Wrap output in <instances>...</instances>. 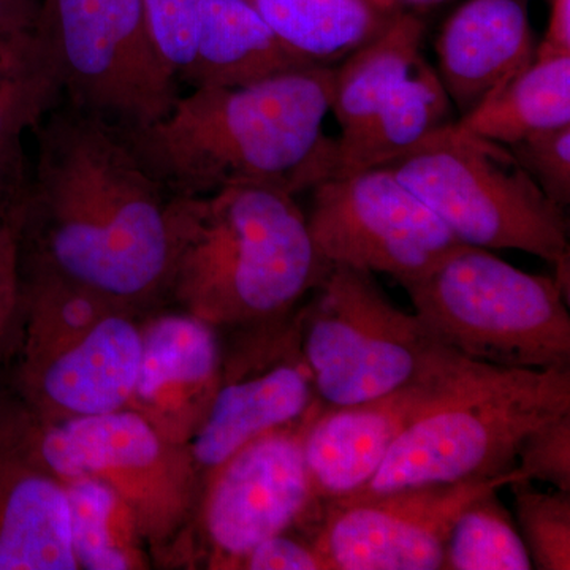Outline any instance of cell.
I'll return each instance as SVG.
<instances>
[{
	"label": "cell",
	"instance_id": "cell-1",
	"mask_svg": "<svg viewBox=\"0 0 570 570\" xmlns=\"http://www.w3.org/2000/svg\"><path fill=\"white\" fill-rule=\"evenodd\" d=\"M33 130L36 164L18 209L28 266L129 309L164 295L170 195L121 127L63 102Z\"/></svg>",
	"mask_w": 570,
	"mask_h": 570
},
{
	"label": "cell",
	"instance_id": "cell-2",
	"mask_svg": "<svg viewBox=\"0 0 570 570\" xmlns=\"http://www.w3.org/2000/svg\"><path fill=\"white\" fill-rule=\"evenodd\" d=\"M328 66H307L239 88H197L140 129L124 130L142 167L170 197L235 186L296 195L332 174Z\"/></svg>",
	"mask_w": 570,
	"mask_h": 570
},
{
	"label": "cell",
	"instance_id": "cell-3",
	"mask_svg": "<svg viewBox=\"0 0 570 570\" xmlns=\"http://www.w3.org/2000/svg\"><path fill=\"white\" fill-rule=\"evenodd\" d=\"M167 223L164 295L219 332L291 321L328 268L295 195L277 187L170 197Z\"/></svg>",
	"mask_w": 570,
	"mask_h": 570
},
{
	"label": "cell",
	"instance_id": "cell-4",
	"mask_svg": "<svg viewBox=\"0 0 570 570\" xmlns=\"http://www.w3.org/2000/svg\"><path fill=\"white\" fill-rule=\"evenodd\" d=\"M0 449L61 482L102 480L132 512L151 554L171 553L195 528L204 485L189 449L168 441L134 409L48 419L26 407L0 423Z\"/></svg>",
	"mask_w": 570,
	"mask_h": 570
},
{
	"label": "cell",
	"instance_id": "cell-5",
	"mask_svg": "<svg viewBox=\"0 0 570 570\" xmlns=\"http://www.w3.org/2000/svg\"><path fill=\"white\" fill-rule=\"evenodd\" d=\"M403 287L430 335L474 362L570 370L569 296L554 276L460 243Z\"/></svg>",
	"mask_w": 570,
	"mask_h": 570
},
{
	"label": "cell",
	"instance_id": "cell-6",
	"mask_svg": "<svg viewBox=\"0 0 570 570\" xmlns=\"http://www.w3.org/2000/svg\"><path fill=\"white\" fill-rule=\"evenodd\" d=\"M389 167L460 243L521 250L554 268L569 296V220L508 146L463 132L455 122Z\"/></svg>",
	"mask_w": 570,
	"mask_h": 570
},
{
	"label": "cell",
	"instance_id": "cell-7",
	"mask_svg": "<svg viewBox=\"0 0 570 570\" xmlns=\"http://www.w3.org/2000/svg\"><path fill=\"white\" fill-rule=\"evenodd\" d=\"M295 321L324 407L390 395L464 356L393 305L374 275L347 266L328 265Z\"/></svg>",
	"mask_w": 570,
	"mask_h": 570
},
{
	"label": "cell",
	"instance_id": "cell-8",
	"mask_svg": "<svg viewBox=\"0 0 570 570\" xmlns=\"http://www.w3.org/2000/svg\"><path fill=\"white\" fill-rule=\"evenodd\" d=\"M566 412H570V370L502 371L415 420L373 479L335 502L512 474L523 438Z\"/></svg>",
	"mask_w": 570,
	"mask_h": 570
},
{
	"label": "cell",
	"instance_id": "cell-9",
	"mask_svg": "<svg viewBox=\"0 0 570 570\" xmlns=\"http://www.w3.org/2000/svg\"><path fill=\"white\" fill-rule=\"evenodd\" d=\"M33 33L61 96L80 110L132 130L175 102L140 0H41Z\"/></svg>",
	"mask_w": 570,
	"mask_h": 570
},
{
	"label": "cell",
	"instance_id": "cell-10",
	"mask_svg": "<svg viewBox=\"0 0 570 570\" xmlns=\"http://www.w3.org/2000/svg\"><path fill=\"white\" fill-rule=\"evenodd\" d=\"M306 220L326 265L387 275L400 285L417 279L460 245L448 225L389 167L318 183Z\"/></svg>",
	"mask_w": 570,
	"mask_h": 570
},
{
	"label": "cell",
	"instance_id": "cell-11",
	"mask_svg": "<svg viewBox=\"0 0 570 570\" xmlns=\"http://www.w3.org/2000/svg\"><path fill=\"white\" fill-rule=\"evenodd\" d=\"M223 377L187 442L202 485L255 438L306 417L317 400L296 321L235 333Z\"/></svg>",
	"mask_w": 570,
	"mask_h": 570
},
{
	"label": "cell",
	"instance_id": "cell-12",
	"mask_svg": "<svg viewBox=\"0 0 570 570\" xmlns=\"http://www.w3.org/2000/svg\"><path fill=\"white\" fill-rule=\"evenodd\" d=\"M322 406L255 438L206 479L195 528L209 568L235 570L262 540L302 523L313 508L303 438Z\"/></svg>",
	"mask_w": 570,
	"mask_h": 570
},
{
	"label": "cell",
	"instance_id": "cell-13",
	"mask_svg": "<svg viewBox=\"0 0 570 570\" xmlns=\"http://www.w3.org/2000/svg\"><path fill=\"white\" fill-rule=\"evenodd\" d=\"M512 474L412 487L354 502L317 504L309 538L330 570H442L445 539L472 499Z\"/></svg>",
	"mask_w": 570,
	"mask_h": 570
},
{
	"label": "cell",
	"instance_id": "cell-14",
	"mask_svg": "<svg viewBox=\"0 0 570 570\" xmlns=\"http://www.w3.org/2000/svg\"><path fill=\"white\" fill-rule=\"evenodd\" d=\"M502 367L468 356L390 395L318 409L307 423L303 456L314 502L336 501L363 489L390 449L415 420L501 374Z\"/></svg>",
	"mask_w": 570,
	"mask_h": 570
},
{
	"label": "cell",
	"instance_id": "cell-15",
	"mask_svg": "<svg viewBox=\"0 0 570 570\" xmlns=\"http://www.w3.org/2000/svg\"><path fill=\"white\" fill-rule=\"evenodd\" d=\"M130 311L115 307L69 343L20 358L18 382L28 407L48 419L129 407L141 356V328Z\"/></svg>",
	"mask_w": 570,
	"mask_h": 570
},
{
	"label": "cell",
	"instance_id": "cell-16",
	"mask_svg": "<svg viewBox=\"0 0 570 570\" xmlns=\"http://www.w3.org/2000/svg\"><path fill=\"white\" fill-rule=\"evenodd\" d=\"M140 328V370L129 407L168 441L187 445L223 377V337L187 311L160 314Z\"/></svg>",
	"mask_w": 570,
	"mask_h": 570
},
{
	"label": "cell",
	"instance_id": "cell-17",
	"mask_svg": "<svg viewBox=\"0 0 570 570\" xmlns=\"http://www.w3.org/2000/svg\"><path fill=\"white\" fill-rule=\"evenodd\" d=\"M535 48L524 0H466L439 33L436 71L464 116L524 69Z\"/></svg>",
	"mask_w": 570,
	"mask_h": 570
},
{
	"label": "cell",
	"instance_id": "cell-18",
	"mask_svg": "<svg viewBox=\"0 0 570 570\" xmlns=\"http://www.w3.org/2000/svg\"><path fill=\"white\" fill-rule=\"evenodd\" d=\"M307 66L317 63L292 50L246 0H200L193 62L181 81L239 88Z\"/></svg>",
	"mask_w": 570,
	"mask_h": 570
},
{
	"label": "cell",
	"instance_id": "cell-19",
	"mask_svg": "<svg viewBox=\"0 0 570 570\" xmlns=\"http://www.w3.org/2000/svg\"><path fill=\"white\" fill-rule=\"evenodd\" d=\"M0 570H78L61 480L0 449Z\"/></svg>",
	"mask_w": 570,
	"mask_h": 570
},
{
	"label": "cell",
	"instance_id": "cell-20",
	"mask_svg": "<svg viewBox=\"0 0 570 570\" xmlns=\"http://www.w3.org/2000/svg\"><path fill=\"white\" fill-rule=\"evenodd\" d=\"M438 71L426 59L355 132L333 140V176L384 167L455 122ZM326 178V179H328Z\"/></svg>",
	"mask_w": 570,
	"mask_h": 570
},
{
	"label": "cell",
	"instance_id": "cell-21",
	"mask_svg": "<svg viewBox=\"0 0 570 570\" xmlns=\"http://www.w3.org/2000/svg\"><path fill=\"white\" fill-rule=\"evenodd\" d=\"M463 132L512 146L570 124V55H535L475 110L455 121Z\"/></svg>",
	"mask_w": 570,
	"mask_h": 570
},
{
	"label": "cell",
	"instance_id": "cell-22",
	"mask_svg": "<svg viewBox=\"0 0 570 570\" xmlns=\"http://www.w3.org/2000/svg\"><path fill=\"white\" fill-rule=\"evenodd\" d=\"M307 61L332 67L384 29L392 14L367 0H246Z\"/></svg>",
	"mask_w": 570,
	"mask_h": 570
},
{
	"label": "cell",
	"instance_id": "cell-23",
	"mask_svg": "<svg viewBox=\"0 0 570 570\" xmlns=\"http://www.w3.org/2000/svg\"><path fill=\"white\" fill-rule=\"evenodd\" d=\"M71 551L78 569H148L149 550L126 502L102 480H66Z\"/></svg>",
	"mask_w": 570,
	"mask_h": 570
},
{
	"label": "cell",
	"instance_id": "cell-24",
	"mask_svg": "<svg viewBox=\"0 0 570 570\" xmlns=\"http://www.w3.org/2000/svg\"><path fill=\"white\" fill-rule=\"evenodd\" d=\"M61 97L36 33L0 39V151L21 149L33 129Z\"/></svg>",
	"mask_w": 570,
	"mask_h": 570
},
{
	"label": "cell",
	"instance_id": "cell-25",
	"mask_svg": "<svg viewBox=\"0 0 570 570\" xmlns=\"http://www.w3.org/2000/svg\"><path fill=\"white\" fill-rule=\"evenodd\" d=\"M498 491H485L461 510L445 539L442 570L532 569L519 527Z\"/></svg>",
	"mask_w": 570,
	"mask_h": 570
},
{
	"label": "cell",
	"instance_id": "cell-26",
	"mask_svg": "<svg viewBox=\"0 0 570 570\" xmlns=\"http://www.w3.org/2000/svg\"><path fill=\"white\" fill-rule=\"evenodd\" d=\"M515 499L517 527L532 569H570V493L538 491L531 482L510 483Z\"/></svg>",
	"mask_w": 570,
	"mask_h": 570
},
{
	"label": "cell",
	"instance_id": "cell-27",
	"mask_svg": "<svg viewBox=\"0 0 570 570\" xmlns=\"http://www.w3.org/2000/svg\"><path fill=\"white\" fill-rule=\"evenodd\" d=\"M512 478L513 482L550 483L570 493V412L535 426L523 438Z\"/></svg>",
	"mask_w": 570,
	"mask_h": 570
},
{
	"label": "cell",
	"instance_id": "cell-28",
	"mask_svg": "<svg viewBox=\"0 0 570 570\" xmlns=\"http://www.w3.org/2000/svg\"><path fill=\"white\" fill-rule=\"evenodd\" d=\"M160 61L181 81L194 56L200 0H140Z\"/></svg>",
	"mask_w": 570,
	"mask_h": 570
},
{
	"label": "cell",
	"instance_id": "cell-29",
	"mask_svg": "<svg viewBox=\"0 0 570 570\" xmlns=\"http://www.w3.org/2000/svg\"><path fill=\"white\" fill-rule=\"evenodd\" d=\"M509 149L550 200L561 208L569 206L570 124L531 135Z\"/></svg>",
	"mask_w": 570,
	"mask_h": 570
},
{
	"label": "cell",
	"instance_id": "cell-30",
	"mask_svg": "<svg viewBox=\"0 0 570 570\" xmlns=\"http://www.w3.org/2000/svg\"><path fill=\"white\" fill-rule=\"evenodd\" d=\"M236 570H330L313 539L291 528L262 540L239 561Z\"/></svg>",
	"mask_w": 570,
	"mask_h": 570
},
{
	"label": "cell",
	"instance_id": "cell-31",
	"mask_svg": "<svg viewBox=\"0 0 570 570\" xmlns=\"http://www.w3.org/2000/svg\"><path fill=\"white\" fill-rule=\"evenodd\" d=\"M21 285V250L17 216L0 213V340L17 311Z\"/></svg>",
	"mask_w": 570,
	"mask_h": 570
},
{
	"label": "cell",
	"instance_id": "cell-32",
	"mask_svg": "<svg viewBox=\"0 0 570 570\" xmlns=\"http://www.w3.org/2000/svg\"><path fill=\"white\" fill-rule=\"evenodd\" d=\"M26 181L28 174L21 149L0 151V213L18 216Z\"/></svg>",
	"mask_w": 570,
	"mask_h": 570
},
{
	"label": "cell",
	"instance_id": "cell-33",
	"mask_svg": "<svg viewBox=\"0 0 570 570\" xmlns=\"http://www.w3.org/2000/svg\"><path fill=\"white\" fill-rule=\"evenodd\" d=\"M535 55H570V0H553L549 28Z\"/></svg>",
	"mask_w": 570,
	"mask_h": 570
},
{
	"label": "cell",
	"instance_id": "cell-34",
	"mask_svg": "<svg viewBox=\"0 0 570 570\" xmlns=\"http://www.w3.org/2000/svg\"><path fill=\"white\" fill-rule=\"evenodd\" d=\"M41 0H0V39L32 31Z\"/></svg>",
	"mask_w": 570,
	"mask_h": 570
},
{
	"label": "cell",
	"instance_id": "cell-35",
	"mask_svg": "<svg viewBox=\"0 0 570 570\" xmlns=\"http://www.w3.org/2000/svg\"><path fill=\"white\" fill-rule=\"evenodd\" d=\"M442 2H445V0H396V6H407L412 7V9H430V7H436Z\"/></svg>",
	"mask_w": 570,
	"mask_h": 570
},
{
	"label": "cell",
	"instance_id": "cell-36",
	"mask_svg": "<svg viewBox=\"0 0 570 570\" xmlns=\"http://www.w3.org/2000/svg\"><path fill=\"white\" fill-rule=\"evenodd\" d=\"M373 3L376 9L384 11V13H393L396 10V0H367Z\"/></svg>",
	"mask_w": 570,
	"mask_h": 570
}]
</instances>
